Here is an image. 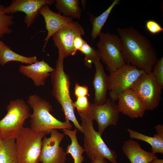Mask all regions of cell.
<instances>
[{"label": "cell", "mask_w": 163, "mask_h": 163, "mask_svg": "<svg viewBox=\"0 0 163 163\" xmlns=\"http://www.w3.org/2000/svg\"><path fill=\"white\" fill-rule=\"evenodd\" d=\"M81 120V125L84 135V150L91 160L101 157L108 159L111 163H118L115 152L107 145L98 131L93 127V120L86 111L78 112Z\"/></svg>", "instance_id": "cell-4"}, {"label": "cell", "mask_w": 163, "mask_h": 163, "mask_svg": "<svg viewBox=\"0 0 163 163\" xmlns=\"http://www.w3.org/2000/svg\"><path fill=\"white\" fill-rule=\"evenodd\" d=\"M93 63L95 68L92 82L95 93L94 104L101 105L107 100L106 94L108 88L109 76L106 74L100 61H95Z\"/></svg>", "instance_id": "cell-17"}, {"label": "cell", "mask_w": 163, "mask_h": 163, "mask_svg": "<svg viewBox=\"0 0 163 163\" xmlns=\"http://www.w3.org/2000/svg\"><path fill=\"white\" fill-rule=\"evenodd\" d=\"M64 60L63 58L58 56L55 68L51 73L52 94L60 104L66 120L72 122L76 129L82 133L81 126L75 115V108L70 95V77L64 71Z\"/></svg>", "instance_id": "cell-2"}, {"label": "cell", "mask_w": 163, "mask_h": 163, "mask_svg": "<svg viewBox=\"0 0 163 163\" xmlns=\"http://www.w3.org/2000/svg\"><path fill=\"white\" fill-rule=\"evenodd\" d=\"M74 91V95L76 98L90 96L88 87L85 85H80L79 84L76 83L75 85Z\"/></svg>", "instance_id": "cell-30"}, {"label": "cell", "mask_w": 163, "mask_h": 163, "mask_svg": "<svg viewBox=\"0 0 163 163\" xmlns=\"http://www.w3.org/2000/svg\"><path fill=\"white\" fill-rule=\"evenodd\" d=\"M79 51L82 54L85 55L84 65L88 68H91L94 62L100 61V57L98 50L91 46L86 41Z\"/></svg>", "instance_id": "cell-25"}, {"label": "cell", "mask_w": 163, "mask_h": 163, "mask_svg": "<svg viewBox=\"0 0 163 163\" xmlns=\"http://www.w3.org/2000/svg\"><path fill=\"white\" fill-rule=\"evenodd\" d=\"M13 17L6 12V8L0 4V38L5 34L11 33L13 30L10 26L14 24Z\"/></svg>", "instance_id": "cell-26"}, {"label": "cell", "mask_w": 163, "mask_h": 163, "mask_svg": "<svg viewBox=\"0 0 163 163\" xmlns=\"http://www.w3.org/2000/svg\"><path fill=\"white\" fill-rule=\"evenodd\" d=\"M50 136L43 139L39 161L42 163H65L66 154L60 146L65 135L53 129Z\"/></svg>", "instance_id": "cell-11"}, {"label": "cell", "mask_w": 163, "mask_h": 163, "mask_svg": "<svg viewBox=\"0 0 163 163\" xmlns=\"http://www.w3.org/2000/svg\"><path fill=\"white\" fill-rule=\"evenodd\" d=\"M127 130L131 139H137L146 142L151 145L152 152L153 153L163 154V136L156 134L153 137H151L130 128Z\"/></svg>", "instance_id": "cell-22"}, {"label": "cell", "mask_w": 163, "mask_h": 163, "mask_svg": "<svg viewBox=\"0 0 163 163\" xmlns=\"http://www.w3.org/2000/svg\"><path fill=\"white\" fill-rule=\"evenodd\" d=\"M97 44L100 60L111 73L126 63L122 54L121 43L118 35L101 32Z\"/></svg>", "instance_id": "cell-7"}, {"label": "cell", "mask_w": 163, "mask_h": 163, "mask_svg": "<svg viewBox=\"0 0 163 163\" xmlns=\"http://www.w3.org/2000/svg\"><path fill=\"white\" fill-rule=\"evenodd\" d=\"M46 132H36L24 127L15 138L18 163H39L42 140Z\"/></svg>", "instance_id": "cell-5"}, {"label": "cell", "mask_w": 163, "mask_h": 163, "mask_svg": "<svg viewBox=\"0 0 163 163\" xmlns=\"http://www.w3.org/2000/svg\"><path fill=\"white\" fill-rule=\"evenodd\" d=\"M3 139H2L0 134V146L1 145V144H2V142Z\"/></svg>", "instance_id": "cell-36"}, {"label": "cell", "mask_w": 163, "mask_h": 163, "mask_svg": "<svg viewBox=\"0 0 163 163\" xmlns=\"http://www.w3.org/2000/svg\"><path fill=\"white\" fill-rule=\"evenodd\" d=\"M55 7L59 14L68 18L80 19L82 10L79 0H56Z\"/></svg>", "instance_id": "cell-20"}, {"label": "cell", "mask_w": 163, "mask_h": 163, "mask_svg": "<svg viewBox=\"0 0 163 163\" xmlns=\"http://www.w3.org/2000/svg\"><path fill=\"white\" fill-rule=\"evenodd\" d=\"M27 104L33 110L30 117V128L34 131L49 134L53 129H71L72 125L69 121L62 122L53 117L50 113L53 110L52 106L38 95H29Z\"/></svg>", "instance_id": "cell-3"}, {"label": "cell", "mask_w": 163, "mask_h": 163, "mask_svg": "<svg viewBox=\"0 0 163 163\" xmlns=\"http://www.w3.org/2000/svg\"><path fill=\"white\" fill-rule=\"evenodd\" d=\"M39 13L43 17L47 34L44 40L45 41L43 51H44L49 40L57 31L73 21L71 18L66 17L52 11L47 5L43 6L39 10Z\"/></svg>", "instance_id": "cell-15"}, {"label": "cell", "mask_w": 163, "mask_h": 163, "mask_svg": "<svg viewBox=\"0 0 163 163\" xmlns=\"http://www.w3.org/2000/svg\"><path fill=\"white\" fill-rule=\"evenodd\" d=\"M5 44L0 40V48L3 46Z\"/></svg>", "instance_id": "cell-35"}, {"label": "cell", "mask_w": 163, "mask_h": 163, "mask_svg": "<svg viewBox=\"0 0 163 163\" xmlns=\"http://www.w3.org/2000/svg\"><path fill=\"white\" fill-rule=\"evenodd\" d=\"M54 69L43 59L28 66L21 65L18 70L23 75L32 79L37 87L44 86L46 78L50 75Z\"/></svg>", "instance_id": "cell-16"}, {"label": "cell", "mask_w": 163, "mask_h": 163, "mask_svg": "<svg viewBox=\"0 0 163 163\" xmlns=\"http://www.w3.org/2000/svg\"><path fill=\"white\" fill-rule=\"evenodd\" d=\"M130 89L142 103L146 110H153L159 105L162 89L151 72L142 75Z\"/></svg>", "instance_id": "cell-9"}, {"label": "cell", "mask_w": 163, "mask_h": 163, "mask_svg": "<svg viewBox=\"0 0 163 163\" xmlns=\"http://www.w3.org/2000/svg\"><path fill=\"white\" fill-rule=\"evenodd\" d=\"M0 163H18L15 138L3 139L0 146Z\"/></svg>", "instance_id": "cell-24"}, {"label": "cell", "mask_w": 163, "mask_h": 163, "mask_svg": "<svg viewBox=\"0 0 163 163\" xmlns=\"http://www.w3.org/2000/svg\"><path fill=\"white\" fill-rule=\"evenodd\" d=\"M64 135L68 136L70 139L71 143L66 149V154H69L73 159V163H82L84 158L82 155L84 149L78 143L77 136V129L71 130L68 129H62Z\"/></svg>", "instance_id": "cell-19"}, {"label": "cell", "mask_w": 163, "mask_h": 163, "mask_svg": "<svg viewBox=\"0 0 163 163\" xmlns=\"http://www.w3.org/2000/svg\"><path fill=\"white\" fill-rule=\"evenodd\" d=\"M149 163H163V159L155 158L151 161Z\"/></svg>", "instance_id": "cell-34"}, {"label": "cell", "mask_w": 163, "mask_h": 163, "mask_svg": "<svg viewBox=\"0 0 163 163\" xmlns=\"http://www.w3.org/2000/svg\"><path fill=\"white\" fill-rule=\"evenodd\" d=\"M106 159L101 157H97L91 160V163H108Z\"/></svg>", "instance_id": "cell-32"}, {"label": "cell", "mask_w": 163, "mask_h": 163, "mask_svg": "<svg viewBox=\"0 0 163 163\" xmlns=\"http://www.w3.org/2000/svg\"><path fill=\"white\" fill-rule=\"evenodd\" d=\"M122 150L130 163H149L158 158L155 154L144 150L137 141L131 139L124 142Z\"/></svg>", "instance_id": "cell-18"}, {"label": "cell", "mask_w": 163, "mask_h": 163, "mask_svg": "<svg viewBox=\"0 0 163 163\" xmlns=\"http://www.w3.org/2000/svg\"><path fill=\"white\" fill-rule=\"evenodd\" d=\"M38 61L36 56L27 57L21 55L12 51L6 44L0 48V64L2 66L11 61L30 64Z\"/></svg>", "instance_id": "cell-21"}, {"label": "cell", "mask_w": 163, "mask_h": 163, "mask_svg": "<svg viewBox=\"0 0 163 163\" xmlns=\"http://www.w3.org/2000/svg\"><path fill=\"white\" fill-rule=\"evenodd\" d=\"M85 41V40L83 39L81 35H77L75 37L73 42V52L72 56H74L77 51L80 50Z\"/></svg>", "instance_id": "cell-31"}, {"label": "cell", "mask_w": 163, "mask_h": 163, "mask_svg": "<svg viewBox=\"0 0 163 163\" xmlns=\"http://www.w3.org/2000/svg\"><path fill=\"white\" fill-rule=\"evenodd\" d=\"M157 133L160 135L163 136V125H159L155 127Z\"/></svg>", "instance_id": "cell-33"}, {"label": "cell", "mask_w": 163, "mask_h": 163, "mask_svg": "<svg viewBox=\"0 0 163 163\" xmlns=\"http://www.w3.org/2000/svg\"><path fill=\"white\" fill-rule=\"evenodd\" d=\"M85 32L78 22L72 21L54 33L52 36L54 45L58 50V56L64 59L73 52L72 45L74 39L77 35L82 36Z\"/></svg>", "instance_id": "cell-12"}, {"label": "cell", "mask_w": 163, "mask_h": 163, "mask_svg": "<svg viewBox=\"0 0 163 163\" xmlns=\"http://www.w3.org/2000/svg\"><path fill=\"white\" fill-rule=\"evenodd\" d=\"M89 102L87 96L80 97L76 98L73 105L78 112H84L88 110Z\"/></svg>", "instance_id": "cell-28"}, {"label": "cell", "mask_w": 163, "mask_h": 163, "mask_svg": "<svg viewBox=\"0 0 163 163\" xmlns=\"http://www.w3.org/2000/svg\"><path fill=\"white\" fill-rule=\"evenodd\" d=\"M87 111L93 120L97 122L98 132L101 135L108 126L117 125L120 112L117 104L110 98L101 105L89 102Z\"/></svg>", "instance_id": "cell-10"}, {"label": "cell", "mask_w": 163, "mask_h": 163, "mask_svg": "<svg viewBox=\"0 0 163 163\" xmlns=\"http://www.w3.org/2000/svg\"><path fill=\"white\" fill-rule=\"evenodd\" d=\"M120 2V0H114L106 10L98 16L95 17L89 14L90 20L92 25L91 34L92 40H95L99 36L110 12L113 8L118 5Z\"/></svg>", "instance_id": "cell-23"}, {"label": "cell", "mask_w": 163, "mask_h": 163, "mask_svg": "<svg viewBox=\"0 0 163 163\" xmlns=\"http://www.w3.org/2000/svg\"><path fill=\"white\" fill-rule=\"evenodd\" d=\"M7 109L6 114L0 120V134L3 139L15 138L30 115L28 105L22 99L11 101Z\"/></svg>", "instance_id": "cell-6"}, {"label": "cell", "mask_w": 163, "mask_h": 163, "mask_svg": "<svg viewBox=\"0 0 163 163\" xmlns=\"http://www.w3.org/2000/svg\"><path fill=\"white\" fill-rule=\"evenodd\" d=\"M160 87L163 88V57L158 59L151 72Z\"/></svg>", "instance_id": "cell-27"}, {"label": "cell", "mask_w": 163, "mask_h": 163, "mask_svg": "<svg viewBox=\"0 0 163 163\" xmlns=\"http://www.w3.org/2000/svg\"><path fill=\"white\" fill-rule=\"evenodd\" d=\"M135 66L125 64L109 76L108 90L110 100L117 101L119 95L125 91L130 89L139 78L145 73Z\"/></svg>", "instance_id": "cell-8"}, {"label": "cell", "mask_w": 163, "mask_h": 163, "mask_svg": "<svg viewBox=\"0 0 163 163\" xmlns=\"http://www.w3.org/2000/svg\"><path fill=\"white\" fill-rule=\"evenodd\" d=\"M147 30L153 35L163 31V28L156 21L153 20H149L145 23Z\"/></svg>", "instance_id": "cell-29"}, {"label": "cell", "mask_w": 163, "mask_h": 163, "mask_svg": "<svg viewBox=\"0 0 163 163\" xmlns=\"http://www.w3.org/2000/svg\"><path fill=\"white\" fill-rule=\"evenodd\" d=\"M117 31L125 63L146 73L151 72L158 59L156 52L149 39L132 26L118 27Z\"/></svg>", "instance_id": "cell-1"}, {"label": "cell", "mask_w": 163, "mask_h": 163, "mask_svg": "<svg viewBox=\"0 0 163 163\" xmlns=\"http://www.w3.org/2000/svg\"><path fill=\"white\" fill-rule=\"evenodd\" d=\"M118 106L120 112L132 119L142 118L145 109L141 101L130 89L119 96Z\"/></svg>", "instance_id": "cell-14"}, {"label": "cell", "mask_w": 163, "mask_h": 163, "mask_svg": "<svg viewBox=\"0 0 163 163\" xmlns=\"http://www.w3.org/2000/svg\"><path fill=\"white\" fill-rule=\"evenodd\" d=\"M55 2L54 0H13L6 7V12L7 14L24 12V22L29 28L38 16L39 10L43 6L51 5Z\"/></svg>", "instance_id": "cell-13"}]
</instances>
